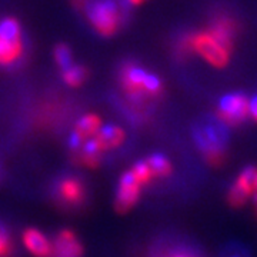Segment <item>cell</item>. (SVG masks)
I'll list each match as a JSON object with an SVG mask.
<instances>
[{
    "mask_svg": "<svg viewBox=\"0 0 257 257\" xmlns=\"http://www.w3.org/2000/svg\"><path fill=\"white\" fill-rule=\"evenodd\" d=\"M121 86L132 99L156 97L162 93V82L156 74L136 64H126L121 69Z\"/></svg>",
    "mask_w": 257,
    "mask_h": 257,
    "instance_id": "6da1fadb",
    "label": "cell"
},
{
    "mask_svg": "<svg viewBox=\"0 0 257 257\" xmlns=\"http://www.w3.org/2000/svg\"><path fill=\"white\" fill-rule=\"evenodd\" d=\"M89 20L99 35L113 36L117 33L121 22L119 6L113 0H99L89 10Z\"/></svg>",
    "mask_w": 257,
    "mask_h": 257,
    "instance_id": "7a4b0ae2",
    "label": "cell"
},
{
    "mask_svg": "<svg viewBox=\"0 0 257 257\" xmlns=\"http://www.w3.org/2000/svg\"><path fill=\"white\" fill-rule=\"evenodd\" d=\"M196 142L202 152L203 157L211 166H220L226 157V142L223 132L214 124L200 126L196 132Z\"/></svg>",
    "mask_w": 257,
    "mask_h": 257,
    "instance_id": "3957f363",
    "label": "cell"
},
{
    "mask_svg": "<svg viewBox=\"0 0 257 257\" xmlns=\"http://www.w3.org/2000/svg\"><path fill=\"white\" fill-rule=\"evenodd\" d=\"M190 50L200 55L214 67H226L230 60V50L220 45L209 32L196 33L189 37Z\"/></svg>",
    "mask_w": 257,
    "mask_h": 257,
    "instance_id": "277c9868",
    "label": "cell"
},
{
    "mask_svg": "<svg viewBox=\"0 0 257 257\" xmlns=\"http://www.w3.org/2000/svg\"><path fill=\"white\" fill-rule=\"evenodd\" d=\"M53 196L64 209H76L86 202V184L77 176H63L56 182Z\"/></svg>",
    "mask_w": 257,
    "mask_h": 257,
    "instance_id": "5b68a950",
    "label": "cell"
},
{
    "mask_svg": "<svg viewBox=\"0 0 257 257\" xmlns=\"http://www.w3.org/2000/svg\"><path fill=\"white\" fill-rule=\"evenodd\" d=\"M257 190V167L247 166L244 167L237 176L236 182L229 189L227 193V203L233 209L243 207L248 199Z\"/></svg>",
    "mask_w": 257,
    "mask_h": 257,
    "instance_id": "8992f818",
    "label": "cell"
},
{
    "mask_svg": "<svg viewBox=\"0 0 257 257\" xmlns=\"http://www.w3.org/2000/svg\"><path fill=\"white\" fill-rule=\"evenodd\" d=\"M219 120L230 124L237 126L241 121H244L248 116V100L247 97L241 93H231L221 97L217 109Z\"/></svg>",
    "mask_w": 257,
    "mask_h": 257,
    "instance_id": "52a82bcc",
    "label": "cell"
},
{
    "mask_svg": "<svg viewBox=\"0 0 257 257\" xmlns=\"http://www.w3.org/2000/svg\"><path fill=\"white\" fill-rule=\"evenodd\" d=\"M142 184L135 177L132 170H127L126 173L120 177L119 187L114 199V209L120 214H124L130 211L138 204L140 194H142Z\"/></svg>",
    "mask_w": 257,
    "mask_h": 257,
    "instance_id": "ba28073f",
    "label": "cell"
},
{
    "mask_svg": "<svg viewBox=\"0 0 257 257\" xmlns=\"http://www.w3.org/2000/svg\"><path fill=\"white\" fill-rule=\"evenodd\" d=\"M84 248L73 230L62 229L52 243V257H83Z\"/></svg>",
    "mask_w": 257,
    "mask_h": 257,
    "instance_id": "9c48e42d",
    "label": "cell"
},
{
    "mask_svg": "<svg viewBox=\"0 0 257 257\" xmlns=\"http://www.w3.org/2000/svg\"><path fill=\"white\" fill-rule=\"evenodd\" d=\"M101 127V119L94 114V113H87L84 114L80 120L76 123L73 133L70 136V149L72 152L79 150L80 147L87 142L96 136V133L100 130Z\"/></svg>",
    "mask_w": 257,
    "mask_h": 257,
    "instance_id": "30bf717a",
    "label": "cell"
},
{
    "mask_svg": "<svg viewBox=\"0 0 257 257\" xmlns=\"http://www.w3.org/2000/svg\"><path fill=\"white\" fill-rule=\"evenodd\" d=\"M124 139H126V133L123 128L114 124H109V126L100 127V130L96 133V136L92 139V142L96 149L103 153V152L119 147L124 142Z\"/></svg>",
    "mask_w": 257,
    "mask_h": 257,
    "instance_id": "8fae6325",
    "label": "cell"
},
{
    "mask_svg": "<svg viewBox=\"0 0 257 257\" xmlns=\"http://www.w3.org/2000/svg\"><path fill=\"white\" fill-rule=\"evenodd\" d=\"M23 244L35 257H52V243L35 227H29L23 231Z\"/></svg>",
    "mask_w": 257,
    "mask_h": 257,
    "instance_id": "7c38bea8",
    "label": "cell"
},
{
    "mask_svg": "<svg viewBox=\"0 0 257 257\" xmlns=\"http://www.w3.org/2000/svg\"><path fill=\"white\" fill-rule=\"evenodd\" d=\"M209 33L227 50H231L233 39H234V33H236V25H234L233 19L227 18V16H219V18L213 19Z\"/></svg>",
    "mask_w": 257,
    "mask_h": 257,
    "instance_id": "4fadbf2b",
    "label": "cell"
},
{
    "mask_svg": "<svg viewBox=\"0 0 257 257\" xmlns=\"http://www.w3.org/2000/svg\"><path fill=\"white\" fill-rule=\"evenodd\" d=\"M23 53V42L12 40L0 35V64H12Z\"/></svg>",
    "mask_w": 257,
    "mask_h": 257,
    "instance_id": "5bb4252c",
    "label": "cell"
},
{
    "mask_svg": "<svg viewBox=\"0 0 257 257\" xmlns=\"http://www.w3.org/2000/svg\"><path fill=\"white\" fill-rule=\"evenodd\" d=\"M146 162L155 179L167 177V176L172 175V172H173L172 162L163 155H152L150 157H147Z\"/></svg>",
    "mask_w": 257,
    "mask_h": 257,
    "instance_id": "9a60e30c",
    "label": "cell"
},
{
    "mask_svg": "<svg viewBox=\"0 0 257 257\" xmlns=\"http://www.w3.org/2000/svg\"><path fill=\"white\" fill-rule=\"evenodd\" d=\"M62 73L64 83L70 87H80L87 79V70L82 64H72Z\"/></svg>",
    "mask_w": 257,
    "mask_h": 257,
    "instance_id": "2e32d148",
    "label": "cell"
},
{
    "mask_svg": "<svg viewBox=\"0 0 257 257\" xmlns=\"http://www.w3.org/2000/svg\"><path fill=\"white\" fill-rule=\"evenodd\" d=\"M0 35L12 40H22V28L15 18H6L0 20Z\"/></svg>",
    "mask_w": 257,
    "mask_h": 257,
    "instance_id": "e0dca14e",
    "label": "cell"
},
{
    "mask_svg": "<svg viewBox=\"0 0 257 257\" xmlns=\"http://www.w3.org/2000/svg\"><path fill=\"white\" fill-rule=\"evenodd\" d=\"M53 55H55L56 63L62 69V72L66 70L69 66L73 64L72 50H70V47L67 46V45H64V43H60V45H57L55 47V53Z\"/></svg>",
    "mask_w": 257,
    "mask_h": 257,
    "instance_id": "ac0fdd59",
    "label": "cell"
},
{
    "mask_svg": "<svg viewBox=\"0 0 257 257\" xmlns=\"http://www.w3.org/2000/svg\"><path fill=\"white\" fill-rule=\"evenodd\" d=\"M15 253V243L8 227L0 221V257H12Z\"/></svg>",
    "mask_w": 257,
    "mask_h": 257,
    "instance_id": "d6986e66",
    "label": "cell"
},
{
    "mask_svg": "<svg viewBox=\"0 0 257 257\" xmlns=\"http://www.w3.org/2000/svg\"><path fill=\"white\" fill-rule=\"evenodd\" d=\"M156 257H199L187 246H167L156 251Z\"/></svg>",
    "mask_w": 257,
    "mask_h": 257,
    "instance_id": "ffe728a7",
    "label": "cell"
},
{
    "mask_svg": "<svg viewBox=\"0 0 257 257\" xmlns=\"http://www.w3.org/2000/svg\"><path fill=\"white\" fill-rule=\"evenodd\" d=\"M130 170L133 172L135 177L138 179L139 183L142 184V186H146V184H149L153 179H155L146 160H140V162H138Z\"/></svg>",
    "mask_w": 257,
    "mask_h": 257,
    "instance_id": "44dd1931",
    "label": "cell"
},
{
    "mask_svg": "<svg viewBox=\"0 0 257 257\" xmlns=\"http://www.w3.org/2000/svg\"><path fill=\"white\" fill-rule=\"evenodd\" d=\"M248 114L254 121H257V96H254L251 101H248Z\"/></svg>",
    "mask_w": 257,
    "mask_h": 257,
    "instance_id": "7402d4cb",
    "label": "cell"
},
{
    "mask_svg": "<svg viewBox=\"0 0 257 257\" xmlns=\"http://www.w3.org/2000/svg\"><path fill=\"white\" fill-rule=\"evenodd\" d=\"M72 3H73V6L76 9H80L82 6H84L86 0H72Z\"/></svg>",
    "mask_w": 257,
    "mask_h": 257,
    "instance_id": "603a6c76",
    "label": "cell"
},
{
    "mask_svg": "<svg viewBox=\"0 0 257 257\" xmlns=\"http://www.w3.org/2000/svg\"><path fill=\"white\" fill-rule=\"evenodd\" d=\"M251 202H253V207H254V211H256L257 214V190L254 192V194L251 196Z\"/></svg>",
    "mask_w": 257,
    "mask_h": 257,
    "instance_id": "cb8c5ba5",
    "label": "cell"
},
{
    "mask_svg": "<svg viewBox=\"0 0 257 257\" xmlns=\"http://www.w3.org/2000/svg\"><path fill=\"white\" fill-rule=\"evenodd\" d=\"M133 6H139V5H142L143 2H146V0H128Z\"/></svg>",
    "mask_w": 257,
    "mask_h": 257,
    "instance_id": "d4e9b609",
    "label": "cell"
}]
</instances>
